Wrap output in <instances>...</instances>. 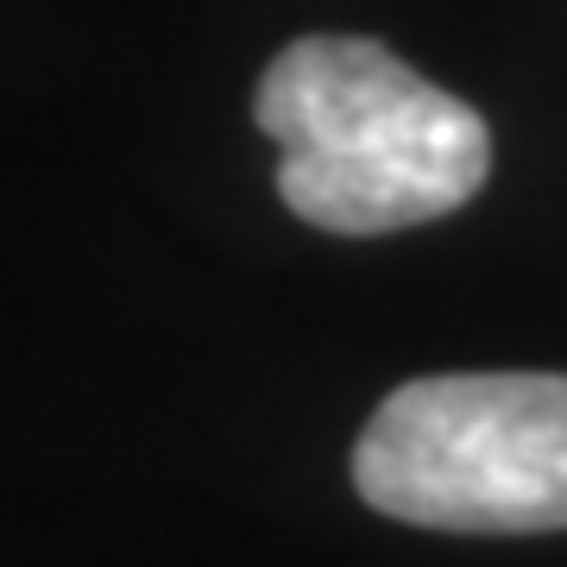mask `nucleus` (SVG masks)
I'll list each match as a JSON object with an SVG mask.
<instances>
[{"label": "nucleus", "mask_w": 567, "mask_h": 567, "mask_svg": "<svg viewBox=\"0 0 567 567\" xmlns=\"http://www.w3.org/2000/svg\"><path fill=\"white\" fill-rule=\"evenodd\" d=\"M252 121L284 152V208L353 240L442 221L492 171L486 121L379 39L316 32L284 44L259 76Z\"/></svg>", "instance_id": "f257e3e1"}, {"label": "nucleus", "mask_w": 567, "mask_h": 567, "mask_svg": "<svg viewBox=\"0 0 567 567\" xmlns=\"http://www.w3.org/2000/svg\"><path fill=\"white\" fill-rule=\"evenodd\" d=\"M353 486L379 517L416 529H567V372L410 379L372 410Z\"/></svg>", "instance_id": "f03ea898"}]
</instances>
